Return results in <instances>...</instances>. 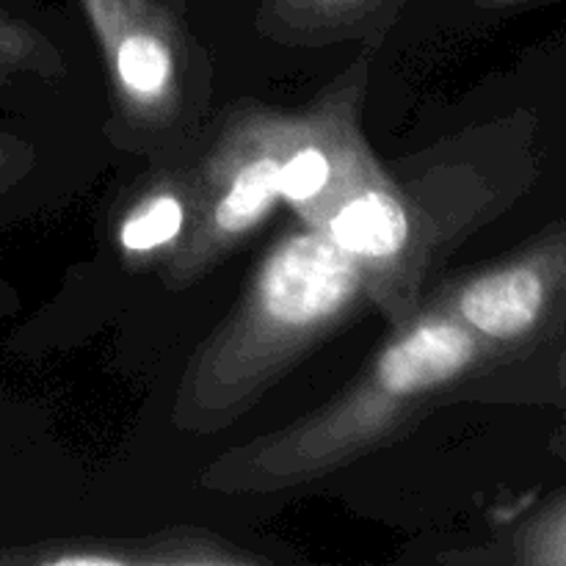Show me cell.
<instances>
[{
  "mask_svg": "<svg viewBox=\"0 0 566 566\" xmlns=\"http://www.w3.org/2000/svg\"><path fill=\"white\" fill-rule=\"evenodd\" d=\"M517 558L525 564L566 566V497L523 531Z\"/></svg>",
  "mask_w": 566,
  "mask_h": 566,
  "instance_id": "cell-10",
  "label": "cell"
},
{
  "mask_svg": "<svg viewBox=\"0 0 566 566\" xmlns=\"http://www.w3.org/2000/svg\"><path fill=\"white\" fill-rule=\"evenodd\" d=\"M197 221V177L175 169L144 182L114 224V241L130 269L166 265L191 235Z\"/></svg>",
  "mask_w": 566,
  "mask_h": 566,
  "instance_id": "cell-8",
  "label": "cell"
},
{
  "mask_svg": "<svg viewBox=\"0 0 566 566\" xmlns=\"http://www.w3.org/2000/svg\"><path fill=\"white\" fill-rule=\"evenodd\" d=\"M562 260L547 249L503 260L464 274L437 293L446 307L486 352V359L525 346L551 315Z\"/></svg>",
  "mask_w": 566,
  "mask_h": 566,
  "instance_id": "cell-7",
  "label": "cell"
},
{
  "mask_svg": "<svg viewBox=\"0 0 566 566\" xmlns=\"http://www.w3.org/2000/svg\"><path fill=\"white\" fill-rule=\"evenodd\" d=\"M53 566H221L258 564L263 556L241 551L232 542L202 528H169L133 539H72L44 545L31 556Z\"/></svg>",
  "mask_w": 566,
  "mask_h": 566,
  "instance_id": "cell-9",
  "label": "cell"
},
{
  "mask_svg": "<svg viewBox=\"0 0 566 566\" xmlns=\"http://www.w3.org/2000/svg\"><path fill=\"white\" fill-rule=\"evenodd\" d=\"M490 363L437 302L396 326L385 346L324 407L216 459L199 484L221 495H274L329 479L407 434Z\"/></svg>",
  "mask_w": 566,
  "mask_h": 566,
  "instance_id": "cell-1",
  "label": "cell"
},
{
  "mask_svg": "<svg viewBox=\"0 0 566 566\" xmlns=\"http://www.w3.org/2000/svg\"><path fill=\"white\" fill-rule=\"evenodd\" d=\"M313 230L324 232L363 271L365 293L390 329L420 307V282L429 263V235L412 193L398 188L379 160L324 210Z\"/></svg>",
  "mask_w": 566,
  "mask_h": 566,
  "instance_id": "cell-4",
  "label": "cell"
},
{
  "mask_svg": "<svg viewBox=\"0 0 566 566\" xmlns=\"http://www.w3.org/2000/svg\"><path fill=\"white\" fill-rule=\"evenodd\" d=\"M363 298V271L324 232L298 224L276 238L232 313L188 363L171 407L177 429L213 434L235 423Z\"/></svg>",
  "mask_w": 566,
  "mask_h": 566,
  "instance_id": "cell-2",
  "label": "cell"
},
{
  "mask_svg": "<svg viewBox=\"0 0 566 566\" xmlns=\"http://www.w3.org/2000/svg\"><path fill=\"white\" fill-rule=\"evenodd\" d=\"M365 83V61H359L318 103L291 116L280 186L282 202L296 213L298 224L315 227L324 210L376 160L359 127Z\"/></svg>",
  "mask_w": 566,
  "mask_h": 566,
  "instance_id": "cell-6",
  "label": "cell"
},
{
  "mask_svg": "<svg viewBox=\"0 0 566 566\" xmlns=\"http://www.w3.org/2000/svg\"><path fill=\"white\" fill-rule=\"evenodd\" d=\"M0 61L11 66H31V70H39L44 61H53L55 64V55L53 50L39 42L36 33L0 17Z\"/></svg>",
  "mask_w": 566,
  "mask_h": 566,
  "instance_id": "cell-11",
  "label": "cell"
},
{
  "mask_svg": "<svg viewBox=\"0 0 566 566\" xmlns=\"http://www.w3.org/2000/svg\"><path fill=\"white\" fill-rule=\"evenodd\" d=\"M287 111L241 105L193 169L197 221L180 252L164 265L169 291L193 285L247 243L282 202V153L291 133Z\"/></svg>",
  "mask_w": 566,
  "mask_h": 566,
  "instance_id": "cell-3",
  "label": "cell"
},
{
  "mask_svg": "<svg viewBox=\"0 0 566 566\" xmlns=\"http://www.w3.org/2000/svg\"><path fill=\"white\" fill-rule=\"evenodd\" d=\"M298 3L318 17H346L352 11L365 9L370 0H298Z\"/></svg>",
  "mask_w": 566,
  "mask_h": 566,
  "instance_id": "cell-12",
  "label": "cell"
},
{
  "mask_svg": "<svg viewBox=\"0 0 566 566\" xmlns=\"http://www.w3.org/2000/svg\"><path fill=\"white\" fill-rule=\"evenodd\" d=\"M103 53L116 111L130 127L166 130L188 99V48L158 0H81Z\"/></svg>",
  "mask_w": 566,
  "mask_h": 566,
  "instance_id": "cell-5",
  "label": "cell"
}]
</instances>
